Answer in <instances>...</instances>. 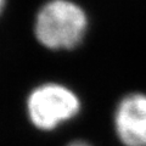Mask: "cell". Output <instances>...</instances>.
Instances as JSON below:
<instances>
[{
  "mask_svg": "<svg viewBox=\"0 0 146 146\" xmlns=\"http://www.w3.org/2000/svg\"><path fill=\"white\" fill-rule=\"evenodd\" d=\"M5 3H6V0H0V15H1V12H3V10H4Z\"/></svg>",
  "mask_w": 146,
  "mask_h": 146,
  "instance_id": "cell-5",
  "label": "cell"
},
{
  "mask_svg": "<svg viewBox=\"0 0 146 146\" xmlns=\"http://www.w3.org/2000/svg\"><path fill=\"white\" fill-rule=\"evenodd\" d=\"M27 113L36 129L50 131L70 122L82 108L80 99L67 85L44 83L27 98Z\"/></svg>",
  "mask_w": 146,
  "mask_h": 146,
  "instance_id": "cell-2",
  "label": "cell"
},
{
  "mask_svg": "<svg viewBox=\"0 0 146 146\" xmlns=\"http://www.w3.org/2000/svg\"><path fill=\"white\" fill-rule=\"evenodd\" d=\"M113 125L124 146H146V94L133 93L118 102Z\"/></svg>",
  "mask_w": 146,
  "mask_h": 146,
  "instance_id": "cell-3",
  "label": "cell"
},
{
  "mask_svg": "<svg viewBox=\"0 0 146 146\" xmlns=\"http://www.w3.org/2000/svg\"><path fill=\"white\" fill-rule=\"evenodd\" d=\"M84 9L72 0H49L39 9L34 21L36 40L50 50L78 46L88 31Z\"/></svg>",
  "mask_w": 146,
  "mask_h": 146,
  "instance_id": "cell-1",
  "label": "cell"
},
{
  "mask_svg": "<svg viewBox=\"0 0 146 146\" xmlns=\"http://www.w3.org/2000/svg\"><path fill=\"white\" fill-rule=\"evenodd\" d=\"M67 146H91L88 143H84V141H80V140H77V141H73V143L68 144Z\"/></svg>",
  "mask_w": 146,
  "mask_h": 146,
  "instance_id": "cell-4",
  "label": "cell"
}]
</instances>
